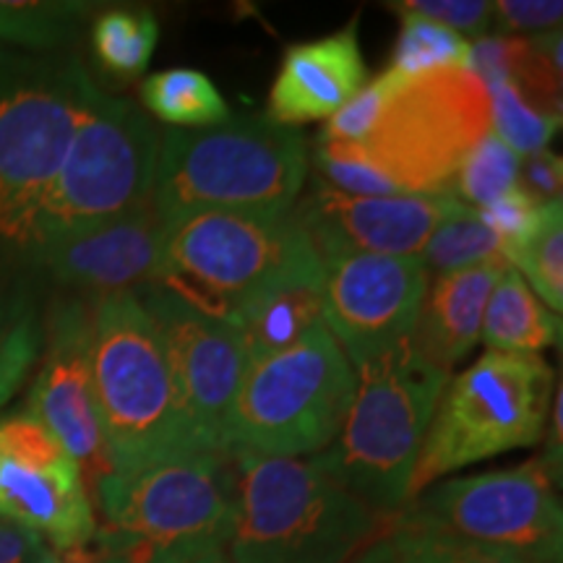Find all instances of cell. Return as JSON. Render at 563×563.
Masks as SVG:
<instances>
[{"instance_id":"cell-10","label":"cell","mask_w":563,"mask_h":563,"mask_svg":"<svg viewBox=\"0 0 563 563\" xmlns=\"http://www.w3.org/2000/svg\"><path fill=\"white\" fill-rule=\"evenodd\" d=\"M95 84L79 63L0 70V243L34 251L37 224Z\"/></svg>"},{"instance_id":"cell-9","label":"cell","mask_w":563,"mask_h":563,"mask_svg":"<svg viewBox=\"0 0 563 563\" xmlns=\"http://www.w3.org/2000/svg\"><path fill=\"white\" fill-rule=\"evenodd\" d=\"M488 133L485 84L470 68H433L397 76L368 136L347 146L399 194H443Z\"/></svg>"},{"instance_id":"cell-33","label":"cell","mask_w":563,"mask_h":563,"mask_svg":"<svg viewBox=\"0 0 563 563\" xmlns=\"http://www.w3.org/2000/svg\"><path fill=\"white\" fill-rule=\"evenodd\" d=\"M40 334L30 316L0 311V407L16 394L37 361Z\"/></svg>"},{"instance_id":"cell-1","label":"cell","mask_w":563,"mask_h":563,"mask_svg":"<svg viewBox=\"0 0 563 563\" xmlns=\"http://www.w3.org/2000/svg\"><path fill=\"white\" fill-rule=\"evenodd\" d=\"M235 470L232 563H347L391 532L316 456L228 452Z\"/></svg>"},{"instance_id":"cell-16","label":"cell","mask_w":563,"mask_h":563,"mask_svg":"<svg viewBox=\"0 0 563 563\" xmlns=\"http://www.w3.org/2000/svg\"><path fill=\"white\" fill-rule=\"evenodd\" d=\"M81 467L87 488L115 473L104 443L91 373V311L66 302L53 313L47 347L32 384L30 407Z\"/></svg>"},{"instance_id":"cell-40","label":"cell","mask_w":563,"mask_h":563,"mask_svg":"<svg viewBox=\"0 0 563 563\" xmlns=\"http://www.w3.org/2000/svg\"><path fill=\"white\" fill-rule=\"evenodd\" d=\"M194 563H232V561L228 559V553H224V551H220V553H211V555H203V559H199V561H194Z\"/></svg>"},{"instance_id":"cell-4","label":"cell","mask_w":563,"mask_h":563,"mask_svg":"<svg viewBox=\"0 0 563 563\" xmlns=\"http://www.w3.org/2000/svg\"><path fill=\"white\" fill-rule=\"evenodd\" d=\"M308 170L306 141L269 118H235L159 141L152 196L167 224L194 211L295 209Z\"/></svg>"},{"instance_id":"cell-11","label":"cell","mask_w":563,"mask_h":563,"mask_svg":"<svg viewBox=\"0 0 563 563\" xmlns=\"http://www.w3.org/2000/svg\"><path fill=\"white\" fill-rule=\"evenodd\" d=\"M159 141L136 104L91 87L53 191L42 209L34 251L125 211L152 194Z\"/></svg>"},{"instance_id":"cell-18","label":"cell","mask_w":563,"mask_h":563,"mask_svg":"<svg viewBox=\"0 0 563 563\" xmlns=\"http://www.w3.org/2000/svg\"><path fill=\"white\" fill-rule=\"evenodd\" d=\"M167 220L150 194L121 214L55 238L34 262L63 285L102 295L139 292L157 279Z\"/></svg>"},{"instance_id":"cell-25","label":"cell","mask_w":563,"mask_h":563,"mask_svg":"<svg viewBox=\"0 0 563 563\" xmlns=\"http://www.w3.org/2000/svg\"><path fill=\"white\" fill-rule=\"evenodd\" d=\"M418 258L426 272L449 274L485 262H504V249L496 232L483 222L481 211L456 199Z\"/></svg>"},{"instance_id":"cell-29","label":"cell","mask_w":563,"mask_h":563,"mask_svg":"<svg viewBox=\"0 0 563 563\" xmlns=\"http://www.w3.org/2000/svg\"><path fill=\"white\" fill-rule=\"evenodd\" d=\"M485 89H488L490 102L493 136L501 139L511 152L527 154V157L545 152L548 141L559 131L561 118L534 110L511 81H493Z\"/></svg>"},{"instance_id":"cell-34","label":"cell","mask_w":563,"mask_h":563,"mask_svg":"<svg viewBox=\"0 0 563 563\" xmlns=\"http://www.w3.org/2000/svg\"><path fill=\"white\" fill-rule=\"evenodd\" d=\"M391 9L435 21L462 37L464 34L485 37L493 24V3L488 0H405V3H391Z\"/></svg>"},{"instance_id":"cell-13","label":"cell","mask_w":563,"mask_h":563,"mask_svg":"<svg viewBox=\"0 0 563 563\" xmlns=\"http://www.w3.org/2000/svg\"><path fill=\"white\" fill-rule=\"evenodd\" d=\"M0 522L37 534L66 561L97 534L81 467L30 410L0 420Z\"/></svg>"},{"instance_id":"cell-22","label":"cell","mask_w":563,"mask_h":563,"mask_svg":"<svg viewBox=\"0 0 563 563\" xmlns=\"http://www.w3.org/2000/svg\"><path fill=\"white\" fill-rule=\"evenodd\" d=\"M481 336L488 350L538 355L540 350L559 344L561 319L511 266H506L485 306Z\"/></svg>"},{"instance_id":"cell-5","label":"cell","mask_w":563,"mask_h":563,"mask_svg":"<svg viewBox=\"0 0 563 563\" xmlns=\"http://www.w3.org/2000/svg\"><path fill=\"white\" fill-rule=\"evenodd\" d=\"M319 272V256L292 211L207 209L167 224L154 285L196 311L235 321L272 287Z\"/></svg>"},{"instance_id":"cell-30","label":"cell","mask_w":563,"mask_h":563,"mask_svg":"<svg viewBox=\"0 0 563 563\" xmlns=\"http://www.w3.org/2000/svg\"><path fill=\"white\" fill-rule=\"evenodd\" d=\"M391 548L399 563H532L522 555L493 551L475 543L443 538V534L412 530L394 522L389 532Z\"/></svg>"},{"instance_id":"cell-2","label":"cell","mask_w":563,"mask_h":563,"mask_svg":"<svg viewBox=\"0 0 563 563\" xmlns=\"http://www.w3.org/2000/svg\"><path fill=\"white\" fill-rule=\"evenodd\" d=\"M228 452L194 454L97 483L102 525L70 563H194L228 548L235 470Z\"/></svg>"},{"instance_id":"cell-39","label":"cell","mask_w":563,"mask_h":563,"mask_svg":"<svg viewBox=\"0 0 563 563\" xmlns=\"http://www.w3.org/2000/svg\"><path fill=\"white\" fill-rule=\"evenodd\" d=\"M355 563H399L397 553H394V548H391L389 534H386L384 540H378L376 545H371L368 551H363L361 555H357Z\"/></svg>"},{"instance_id":"cell-19","label":"cell","mask_w":563,"mask_h":563,"mask_svg":"<svg viewBox=\"0 0 563 563\" xmlns=\"http://www.w3.org/2000/svg\"><path fill=\"white\" fill-rule=\"evenodd\" d=\"M368 81L357 21L329 37L300 42L285 53L269 95V121L287 125L332 118Z\"/></svg>"},{"instance_id":"cell-35","label":"cell","mask_w":563,"mask_h":563,"mask_svg":"<svg viewBox=\"0 0 563 563\" xmlns=\"http://www.w3.org/2000/svg\"><path fill=\"white\" fill-rule=\"evenodd\" d=\"M540 207H543V203H534L522 188L514 186L511 191L498 196L496 201L477 211H481L483 222L496 232V238L501 241V249L506 256V251H511L514 245L522 243L527 232L532 230L534 220H538Z\"/></svg>"},{"instance_id":"cell-27","label":"cell","mask_w":563,"mask_h":563,"mask_svg":"<svg viewBox=\"0 0 563 563\" xmlns=\"http://www.w3.org/2000/svg\"><path fill=\"white\" fill-rule=\"evenodd\" d=\"M397 13L402 19V32L394 45L391 66L386 70L410 79L433 68H470L467 37L415 13Z\"/></svg>"},{"instance_id":"cell-32","label":"cell","mask_w":563,"mask_h":563,"mask_svg":"<svg viewBox=\"0 0 563 563\" xmlns=\"http://www.w3.org/2000/svg\"><path fill=\"white\" fill-rule=\"evenodd\" d=\"M397 87V74L384 70L378 79L357 91L355 97H350L340 110L329 118L323 131L319 133V144H361L368 136V131L376 123V118L382 115L386 100Z\"/></svg>"},{"instance_id":"cell-41","label":"cell","mask_w":563,"mask_h":563,"mask_svg":"<svg viewBox=\"0 0 563 563\" xmlns=\"http://www.w3.org/2000/svg\"><path fill=\"white\" fill-rule=\"evenodd\" d=\"M40 563H70V561H66V559H60V555H55V553H51L47 555L45 561H40Z\"/></svg>"},{"instance_id":"cell-20","label":"cell","mask_w":563,"mask_h":563,"mask_svg":"<svg viewBox=\"0 0 563 563\" xmlns=\"http://www.w3.org/2000/svg\"><path fill=\"white\" fill-rule=\"evenodd\" d=\"M506 262H485L470 269L439 274L422 298L418 321L407 340L418 355L441 371H452L481 340L483 313Z\"/></svg>"},{"instance_id":"cell-15","label":"cell","mask_w":563,"mask_h":563,"mask_svg":"<svg viewBox=\"0 0 563 563\" xmlns=\"http://www.w3.org/2000/svg\"><path fill=\"white\" fill-rule=\"evenodd\" d=\"M139 298L165 344L188 420L209 452H228L224 418L249 368L241 332L232 321L196 311L154 282L141 287Z\"/></svg>"},{"instance_id":"cell-12","label":"cell","mask_w":563,"mask_h":563,"mask_svg":"<svg viewBox=\"0 0 563 563\" xmlns=\"http://www.w3.org/2000/svg\"><path fill=\"white\" fill-rule=\"evenodd\" d=\"M553 481L540 456L498 473L449 477L407 504L397 525L532 563H561L563 511Z\"/></svg>"},{"instance_id":"cell-14","label":"cell","mask_w":563,"mask_h":563,"mask_svg":"<svg viewBox=\"0 0 563 563\" xmlns=\"http://www.w3.org/2000/svg\"><path fill=\"white\" fill-rule=\"evenodd\" d=\"M319 262L323 323L352 368L410 336L428 292V272L418 256L344 251Z\"/></svg>"},{"instance_id":"cell-31","label":"cell","mask_w":563,"mask_h":563,"mask_svg":"<svg viewBox=\"0 0 563 563\" xmlns=\"http://www.w3.org/2000/svg\"><path fill=\"white\" fill-rule=\"evenodd\" d=\"M87 5L0 3V37L21 45H53L70 30Z\"/></svg>"},{"instance_id":"cell-37","label":"cell","mask_w":563,"mask_h":563,"mask_svg":"<svg viewBox=\"0 0 563 563\" xmlns=\"http://www.w3.org/2000/svg\"><path fill=\"white\" fill-rule=\"evenodd\" d=\"M517 186L530 196L534 203L561 201L563 186V162L559 154L538 152L527 157L519 167Z\"/></svg>"},{"instance_id":"cell-3","label":"cell","mask_w":563,"mask_h":563,"mask_svg":"<svg viewBox=\"0 0 563 563\" xmlns=\"http://www.w3.org/2000/svg\"><path fill=\"white\" fill-rule=\"evenodd\" d=\"M91 373L115 473L209 452L183 407L165 344L139 292L97 298Z\"/></svg>"},{"instance_id":"cell-26","label":"cell","mask_w":563,"mask_h":563,"mask_svg":"<svg viewBox=\"0 0 563 563\" xmlns=\"http://www.w3.org/2000/svg\"><path fill=\"white\" fill-rule=\"evenodd\" d=\"M159 40V26L146 9L102 11L91 30L97 60L118 79H136L152 60Z\"/></svg>"},{"instance_id":"cell-8","label":"cell","mask_w":563,"mask_h":563,"mask_svg":"<svg viewBox=\"0 0 563 563\" xmlns=\"http://www.w3.org/2000/svg\"><path fill=\"white\" fill-rule=\"evenodd\" d=\"M553 402V371L545 357L496 352L443 386L410 483V501L449 473L545 435Z\"/></svg>"},{"instance_id":"cell-23","label":"cell","mask_w":563,"mask_h":563,"mask_svg":"<svg viewBox=\"0 0 563 563\" xmlns=\"http://www.w3.org/2000/svg\"><path fill=\"white\" fill-rule=\"evenodd\" d=\"M141 97L159 121L186 129H209L230 118V108L207 74L194 68H167L150 76Z\"/></svg>"},{"instance_id":"cell-21","label":"cell","mask_w":563,"mask_h":563,"mask_svg":"<svg viewBox=\"0 0 563 563\" xmlns=\"http://www.w3.org/2000/svg\"><path fill=\"white\" fill-rule=\"evenodd\" d=\"M232 323L241 332L249 363L287 350L323 323L321 272L272 287Z\"/></svg>"},{"instance_id":"cell-36","label":"cell","mask_w":563,"mask_h":563,"mask_svg":"<svg viewBox=\"0 0 563 563\" xmlns=\"http://www.w3.org/2000/svg\"><path fill=\"white\" fill-rule=\"evenodd\" d=\"M563 3H551V0H501L493 3V21L501 32H553L561 26Z\"/></svg>"},{"instance_id":"cell-7","label":"cell","mask_w":563,"mask_h":563,"mask_svg":"<svg viewBox=\"0 0 563 563\" xmlns=\"http://www.w3.org/2000/svg\"><path fill=\"white\" fill-rule=\"evenodd\" d=\"M357 373L327 329L251 361L228 418L224 449L262 456H313L342 431Z\"/></svg>"},{"instance_id":"cell-38","label":"cell","mask_w":563,"mask_h":563,"mask_svg":"<svg viewBox=\"0 0 563 563\" xmlns=\"http://www.w3.org/2000/svg\"><path fill=\"white\" fill-rule=\"evenodd\" d=\"M47 555L51 548L37 534L0 522V563H40Z\"/></svg>"},{"instance_id":"cell-28","label":"cell","mask_w":563,"mask_h":563,"mask_svg":"<svg viewBox=\"0 0 563 563\" xmlns=\"http://www.w3.org/2000/svg\"><path fill=\"white\" fill-rule=\"evenodd\" d=\"M519 167H522V157L511 152L501 139L488 133L462 162L449 191L467 207L483 209L517 186Z\"/></svg>"},{"instance_id":"cell-6","label":"cell","mask_w":563,"mask_h":563,"mask_svg":"<svg viewBox=\"0 0 563 563\" xmlns=\"http://www.w3.org/2000/svg\"><path fill=\"white\" fill-rule=\"evenodd\" d=\"M449 373L418 355L410 340L357 368V389L342 431L316 460L378 514L410 504L422 441Z\"/></svg>"},{"instance_id":"cell-17","label":"cell","mask_w":563,"mask_h":563,"mask_svg":"<svg viewBox=\"0 0 563 563\" xmlns=\"http://www.w3.org/2000/svg\"><path fill=\"white\" fill-rule=\"evenodd\" d=\"M456 196H347L319 183L292 209L311 241L316 256L332 253H378V256H420L433 230L454 209Z\"/></svg>"},{"instance_id":"cell-24","label":"cell","mask_w":563,"mask_h":563,"mask_svg":"<svg viewBox=\"0 0 563 563\" xmlns=\"http://www.w3.org/2000/svg\"><path fill=\"white\" fill-rule=\"evenodd\" d=\"M504 262L532 285L540 300L561 313L563 308V203H543L532 230L519 245L506 251Z\"/></svg>"}]
</instances>
